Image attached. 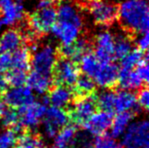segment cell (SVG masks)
I'll list each match as a JSON object with an SVG mask.
<instances>
[{
	"instance_id": "1",
	"label": "cell",
	"mask_w": 149,
	"mask_h": 148,
	"mask_svg": "<svg viewBox=\"0 0 149 148\" xmlns=\"http://www.w3.org/2000/svg\"><path fill=\"white\" fill-rule=\"evenodd\" d=\"M124 32L134 39L148 32L149 6L147 0H124L118 6V16Z\"/></svg>"
},
{
	"instance_id": "2",
	"label": "cell",
	"mask_w": 149,
	"mask_h": 148,
	"mask_svg": "<svg viewBox=\"0 0 149 148\" xmlns=\"http://www.w3.org/2000/svg\"><path fill=\"white\" fill-rule=\"evenodd\" d=\"M57 22V10L54 7L37 9L27 16V26L32 34L40 40L51 31Z\"/></svg>"
},
{
	"instance_id": "3",
	"label": "cell",
	"mask_w": 149,
	"mask_h": 148,
	"mask_svg": "<svg viewBox=\"0 0 149 148\" xmlns=\"http://www.w3.org/2000/svg\"><path fill=\"white\" fill-rule=\"evenodd\" d=\"M69 122L76 126H83L89 118L97 111L95 93L89 96L74 97L73 103L68 107Z\"/></svg>"
},
{
	"instance_id": "4",
	"label": "cell",
	"mask_w": 149,
	"mask_h": 148,
	"mask_svg": "<svg viewBox=\"0 0 149 148\" xmlns=\"http://www.w3.org/2000/svg\"><path fill=\"white\" fill-rule=\"evenodd\" d=\"M87 8L95 24L109 26L117 20L118 6L108 0H89Z\"/></svg>"
},
{
	"instance_id": "5",
	"label": "cell",
	"mask_w": 149,
	"mask_h": 148,
	"mask_svg": "<svg viewBox=\"0 0 149 148\" xmlns=\"http://www.w3.org/2000/svg\"><path fill=\"white\" fill-rule=\"evenodd\" d=\"M79 74L77 62L58 56L52 71L53 85H64L72 88Z\"/></svg>"
},
{
	"instance_id": "6",
	"label": "cell",
	"mask_w": 149,
	"mask_h": 148,
	"mask_svg": "<svg viewBox=\"0 0 149 148\" xmlns=\"http://www.w3.org/2000/svg\"><path fill=\"white\" fill-rule=\"evenodd\" d=\"M57 50L52 44H44L35 49V53L31 55L30 67L42 75L52 76V71L57 60Z\"/></svg>"
},
{
	"instance_id": "7",
	"label": "cell",
	"mask_w": 149,
	"mask_h": 148,
	"mask_svg": "<svg viewBox=\"0 0 149 148\" xmlns=\"http://www.w3.org/2000/svg\"><path fill=\"white\" fill-rule=\"evenodd\" d=\"M121 145L127 147L143 148L148 145L149 123L147 120H141L130 123L122 135Z\"/></svg>"
},
{
	"instance_id": "8",
	"label": "cell",
	"mask_w": 149,
	"mask_h": 148,
	"mask_svg": "<svg viewBox=\"0 0 149 148\" xmlns=\"http://www.w3.org/2000/svg\"><path fill=\"white\" fill-rule=\"evenodd\" d=\"M0 28L14 26L24 21L26 11L21 0H0Z\"/></svg>"
},
{
	"instance_id": "9",
	"label": "cell",
	"mask_w": 149,
	"mask_h": 148,
	"mask_svg": "<svg viewBox=\"0 0 149 148\" xmlns=\"http://www.w3.org/2000/svg\"><path fill=\"white\" fill-rule=\"evenodd\" d=\"M42 121L45 134L48 138H55L58 132L68 124L69 117L64 108L51 106L46 110Z\"/></svg>"
},
{
	"instance_id": "10",
	"label": "cell",
	"mask_w": 149,
	"mask_h": 148,
	"mask_svg": "<svg viewBox=\"0 0 149 148\" xmlns=\"http://www.w3.org/2000/svg\"><path fill=\"white\" fill-rule=\"evenodd\" d=\"M93 48V40L86 36L78 37L74 42L68 44H61L56 48L58 57L65 58L76 62H78L86 53Z\"/></svg>"
},
{
	"instance_id": "11",
	"label": "cell",
	"mask_w": 149,
	"mask_h": 148,
	"mask_svg": "<svg viewBox=\"0 0 149 148\" xmlns=\"http://www.w3.org/2000/svg\"><path fill=\"white\" fill-rule=\"evenodd\" d=\"M46 106L42 102H32L25 107L19 108L20 124L26 130L34 131L44 118Z\"/></svg>"
},
{
	"instance_id": "12",
	"label": "cell",
	"mask_w": 149,
	"mask_h": 148,
	"mask_svg": "<svg viewBox=\"0 0 149 148\" xmlns=\"http://www.w3.org/2000/svg\"><path fill=\"white\" fill-rule=\"evenodd\" d=\"M95 56L100 62H108L114 60V35L109 30H102L97 33L93 41Z\"/></svg>"
},
{
	"instance_id": "13",
	"label": "cell",
	"mask_w": 149,
	"mask_h": 148,
	"mask_svg": "<svg viewBox=\"0 0 149 148\" xmlns=\"http://www.w3.org/2000/svg\"><path fill=\"white\" fill-rule=\"evenodd\" d=\"M57 21L70 23L83 29L84 18L80 8L72 0H61L57 7Z\"/></svg>"
},
{
	"instance_id": "14",
	"label": "cell",
	"mask_w": 149,
	"mask_h": 148,
	"mask_svg": "<svg viewBox=\"0 0 149 148\" xmlns=\"http://www.w3.org/2000/svg\"><path fill=\"white\" fill-rule=\"evenodd\" d=\"M118 73L119 67L114 62H101L93 79L97 86L101 88L113 89L117 86Z\"/></svg>"
},
{
	"instance_id": "15",
	"label": "cell",
	"mask_w": 149,
	"mask_h": 148,
	"mask_svg": "<svg viewBox=\"0 0 149 148\" xmlns=\"http://www.w3.org/2000/svg\"><path fill=\"white\" fill-rule=\"evenodd\" d=\"M2 99L7 106L13 108H19L31 104L35 101L32 91L29 87L20 86L8 89L2 93Z\"/></svg>"
},
{
	"instance_id": "16",
	"label": "cell",
	"mask_w": 149,
	"mask_h": 148,
	"mask_svg": "<svg viewBox=\"0 0 149 148\" xmlns=\"http://www.w3.org/2000/svg\"><path fill=\"white\" fill-rule=\"evenodd\" d=\"M46 98L48 104L51 106L65 108L73 103L74 99V93L71 87L64 85H53L49 91L46 92Z\"/></svg>"
},
{
	"instance_id": "17",
	"label": "cell",
	"mask_w": 149,
	"mask_h": 148,
	"mask_svg": "<svg viewBox=\"0 0 149 148\" xmlns=\"http://www.w3.org/2000/svg\"><path fill=\"white\" fill-rule=\"evenodd\" d=\"M113 120V114L106 111L95 112L89 120L83 124L85 130L93 136H98L106 133L111 126Z\"/></svg>"
},
{
	"instance_id": "18",
	"label": "cell",
	"mask_w": 149,
	"mask_h": 148,
	"mask_svg": "<svg viewBox=\"0 0 149 148\" xmlns=\"http://www.w3.org/2000/svg\"><path fill=\"white\" fill-rule=\"evenodd\" d=\"M51 32L61 44H68L74 42L79 37L82 28L70 23L57 21L51 28Z\"/></svg>"
},
{
	"instance_id": "19",
	"label": "cell",
	"mask_w": 149,
	"mask_h": 148,
	"mask_svg": "<svg viewBox=\"0 0 149 148\" xmlns=\"http://www.w3.org/2000/svg\"><path fill=\"white\" fill-rule=\"evenodd\" d=\"M25 46V39L21 29L9 28L0 36V52L11 53Z\"/></svg>"
},
{
	"instance_id": "20",
	"label": "cell",
	"mask_w": 149,
	"mask_h": 148,
	"mask_svg": "<svg viewBox=\"0 0 149 148\" xmlns=\"http://www.w3.org/2000/svg\"><path fill=\"white\" fill-rule=\"evenodd\" d=\"M123 111H132L135 114L141 111V108L137 103L136 95L131 91H127V90L116 91L115 113Z\"/></svg>"
},
{
	"instance_id": "21",
	"label": "cell",
	"mask_w": 149,
	"mask_h": 148,
	"mask_svg": "<svg viewBox=\"0 0 149 148\" xmlns=\"http://www.w3.org/2000/svg\"><path fill=\"white\" fill-rule=\"evenodd\" d=\"M142 79H140L135 72L132 69L128 68H121L118 73V80H117V86H119L121 90H127V91H134L139 90L144 86Z\"/></svg>"
},
{
	"instance_id": "22",
	"label": "cell",
	"mask_w": 149,
	"mask_h": 148,
	"mask_svg": "<svg viewBox=\"0 0 149 148\" xmlns=\"http://www.w3.org/2000/svg\"><path fill=\"white\" fill-rule=\"evenodd\" d=\"M27 87L38 94H45L53 86L52 76H45L35 71H31L26 76Z\"/></svg>"
},
{
	"instance_id": "23",
	"label": "cell",
	"mask_w": 149,
	"mask_h": 148,
	"mask_svg": "<svg viewBox=\"0 0 149 148\" xmlns=\"http://www.w3.org/2000/svg\"><path fill=\"white\" fill-rule=\"evenodd\" d=\"M135 39L127 33L117 34L114 36V48L113 57L114 60H122L123 58L133 49Z\"/></svg>"
},
{
	"instance_id": "24",
	"label": "cell",
	"mask_w": 149,
	"mask_h": 148,
	"mask_svg": "<svg viewBox=\"0 0 149 148\" xmlns=\"http://www.w3.org/2000/svg\"><path fill=\"white\" fill-rule=\"evenodd\" d=\"M73 92L76 97L93 95L96 92V84L91 76L79 74L73 85Z\"/></svg>"
},
{
	"instance_id": "25",
	"label": "cell",
	"mask_w": 149,
	"mask_h": 148,
	"mask_svg": "<svg viewBox=\"0 0 149 148\" xmlns=\"http://www.w3.org/2000/svg\"><path fill=\"white\" fill-rule=\"evenodd\" d=\"M11 69H19L23 71H29L31 60V50L27 46H22L19 49L11 52Z\"/></svg>"
},
{
	"instance_id": "26",
	"label": "cell",
	"mask_w": 149,
	"mask_h": 148,
	"mask_svg": "<svg viewBox=\"0 0 149 148\" xmlns=\"http://www.w3.org/2000/svg\"><path fill=\"white\" fill-rule=\"evenodd\" d=\"M136 114L132 111H123L119 112L116 117L112 120L111 126V135L113 138H119L124 133L128 124L131 123L132 119Z\"/></svg>"
},
{
	"instance_id": "27",
	"label": "cell",
	"mask_w": 149,
	"mask_h": 148,
	"mask_svg": "<svg viewBox=\"0 0 149 148\" xmlns=\"http://www.w3.org/2000/svg\"><path fill=\"white\" fill-rule=\"evenodd\" d=\"M115 96H116V91H113L111 89H107L106 91L101 92L98 95H95L97 110L114 114Z\"/></svg>"
},
{
	"instance_id": "28",
	"label": "cell",
	"mask_w": 149,
	"mask_h": 148,
	"mask_svg": "<svg viewBox=\"0 0 149 148\" xmlns=\"http://www.w3.org/2000/svg\"><path fill=\"white\" fill-rule=\"evenodd\" d=\"M0 119H1L2 126L4 127L14 130L18 134V136L23 131L26 130L20 124V115H19L17 108H8V110L4 111V113L0 117Z\"/></svg>"
},
{
	"instance_id": "29",
	"label": "cell",
	"mask_w": 149,
	"mask_h": 148,
	"mask_svg": "<svg viewBox=\"0 0 149 148\" xmlns=\"http://www.w3.org/2000/svg\"><path fill=\"white\" fill-rule=\"evenodd\" d=\"M16 148H41L42 141L40 134L36 132L25 130L18 136Z\"/></svg>"
},
{
	"instance_id": "30",
	"label": "cell",
	"mask_w": 149,
	"mask_h": 148,
	"mask_svg": "<svg viewBox=\"0 0 149 148\" xmlns=\"http://www.w3.org/2000/svg\"><path fill=\"white\" fill-rule=\"evenodd\" d=\"M78 62L80 63L79 64L80 71L83 72V74H85V75L91 76L92 79H93V76H95V74L96 73L97 69H98L99 65L101 63V62L97 60V58L95 56V54L92 53L91 51L86 53Z\"/></svg>"
},
{
	"instance_id": "31",
	"label": "cell",
	"mask_w": 149,
	"mask_h": 148,
	"mask_svg": "<svg viewBox=\"0 0 149 148\" xmlns=\"http://www.w3.org/2000/svg\"><path fill=\"white\" fill-rule=\"evenodd\" d=\"M148 58L147 52H143L140 49H132L127 55H125L122 60H121V66L123 68L132 69L136 67L141 61Z\"/></svg>"
},
{
	"instance_id": "32",
	"label": "cell",
	"mask_w": 149,
	"mask_h": 148,
	"mask_svg": "<svg viewBox=\"0 0 149 148\" xmlns=\"http://www.w3.org/2000/svg\"><path fill=\"white\" fill-rule=\"evenodd\" d=\"M5 76L9 86L20 87L24 86L26 82L27 72L19 69H10L7 72V75Z\"/></svg>"
},
{
	"instance_id": "33",
	"label": "cell",
	"mask_w": 149,
	"mask_h": 148,
	"mask_svg": "<svg viewBox=\"0 0 149 148\" xmlns=\"http://www.w3.org/2000/svg\"><path fill=\"white\" fill-rule=\"evenodd\" d=\"M93 148H123V145L111 135L103 133L93 139Z\"/></svg>"
},
{
	"instance_id": "34",
	"label": "cell",
	"mask_w": 149,
	"mask_h": 148,
	"mask_svg": "<svg viewBox=\"0 0 149 148\" xmlns=\"http://www.w3.org/2000/svg\"><path fill=\"white\" fill-rule=\"evenodd\" d=\"M93 138L89 132H77L73 142V148H93Z\"/></svg>"
},
{
	"instance_id": "35",
	"label": "cell",
	"mask_w": 149,
	"mask_h": 148,
	"mask_svg": "<svg viewBox=\"0 0 149 148\" xmlns=\"http://www.w3.org/2000/svg\"><path fill=\"white\" fill-rule=\"evenodd\" d=\"M18 134L13 129L7 128L0 134V148H13L16 145Z\"/></svg>"
},
{
	"instance_id": "36",
	"label": "cell",
	"mask_w": 149,
	"mask_h": 148,
	"mask_svg": "<svg viewBox=\"0 0 149 148\" xmlns=\"http://www.w3.org/2000/svg\"><path fill=\"white\" fill-rule=\"evenodd\" d=\"M137 103H138L141 110L147 111L149 108V92L147 85H144L139 89L138 96H136Z\"/></svg>"
},
{
	"instance_id": "37",
	"label": "cell",
	"mask_w": 149,
	"mask_h": 148,
	"mask_svg": "<svg viewBox=\"0 0 149 148\" xmlns=\"http://www.w3.org/2000/svg\"><path fill=\"white\" fill-rule=\"evenodd\" d=\"M148 58H146L144 60H143L140 63L136 66L135 72L137 73V75L140 77L142 81L147 85L148 79H149V71H148Z\"/></svg>"
},
{
	"instance_id": "38",
	"label": "cell",
	"mask_w": 149,
	"mask_h": 148,
	"mask_svg": "<svg viewBox=\"0 0 149 148\" xmlns=\"http://www.w3.org/2000/svg\"><path fill=\"white\" fill-rule=\"evenodd\" d=\"M11 69V54L0 52V72L5 73Z\"/></svg>"
},
{
	"instance_id": "39",
	"label": "cell",
	"mask_w": 149,
	"mask_h": 148,
	"mask_svg": "<svg viewBox=\"0 0 149 148\" xmlns=\"http://www.w3.org/2000/svg\"><path fill=\"white\" fill-rule=\"evenodd\" d=\"M140 37L137 38L136 40V44L138 46V49H140L141 51L143 52H147L148 49V45H149V39H148V32H144L142 34H139Z\"/></svg>"
},
{
	"instance_id": "40",
	"label": "cell",
	"mask_w": 149,
	"mask_h": 148,
	"mask_svg": "<svg viewBox=\"0 0 149 148\" xmlns=\"http://www.w3.org/2000/svg\"><path fill=\"white\" fill-rule=\"evenodd\" d=\"M9 89V84L6 79V76L3 73L0 72V95Z\"/></svg>"
},
{
	"instance_id": "41",
	"label": "cell",
	"mask_w": 149,
	"mask_h": 148,
	"mask_svg": "<svg viewBox=\"0 0 149 148\" xmlns=\"http://www.w3.org/2000/svg\"><path fill=\"white\" fill-rule=\"evenodd\" d=\"M55 0H38L37 9H45V8L53 7Z\"/></svg>"
},
{
	"instance_id": "42",
	"label": "cell",
	"mask_w": 149,
	"mask_h": 148,
	"mask_svg": "<svg viewBox=\"0 0 149 148\" xmlns=\"http://www.w3.org/2000/svg\"><path fill=\"white\" fill-rule=\"evenodd\" d=\"M5 110H6V104L4 103L2 97L0 96V117L2 116V114L4 113V111Z\"/></svg>"
},
{
	"instance_id": "43",
	"label": "cell",
	"mask_w": 149,
	"mask_h": 148,
	"mask_svg": "<svg viewBox=\"0 0 149 148\" xmlns=\"http://www.w3.org/2000/svg\"><path fill=\"white\" fill-rule=\"evenodd\" d=\"M53 148H73V146L68 145H54Z\"/></svg>"
},
{
	"instance_id": "44",
	"label": "cell",
	"mask_w": 149,
	"mask_h": 148,
	"mask_svg": "<svg viewBox=\"0 0 149 148\" xmlns=\"http://www.w3.org/2000/svg\"><path fill=\"white\" fill-rule=\"evenodd\" d=\"M41 148H48V147H46V146H42Z\"/></svg>"
},
{
	"instance_id": "45",
	"label": "cell",
	"mask_w": 149,
	"mask_h": 148,
	"mask_svg": "<svg viewBox=\"0 0 149 148\" xmlns=\"http://www.w3.org/2000/svg\"><path fill=\"white\" fill-rule=\"evenodd\" d=\"M143 148H148V145H146V146H144V147H143Z\"/></svg>"
},
{
	"instance_id": "46",
	"label": "cell",
	"mask_w": 149,
	"mask_h": 148,
	"mask_svg": "<svg viewBox=\"0 0 149 148\" xmlns=\"http://www.w3.org/2000/svg\"><path fill=\"white\" fill-rule=\"evenodd\" d=\"M127 148H132V147H127Z\"/></svg>"
}]
</instances>
